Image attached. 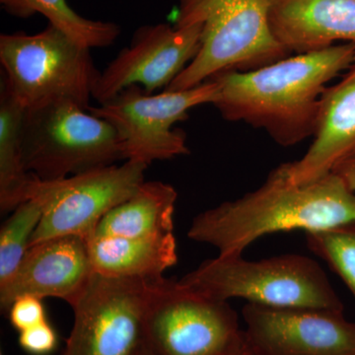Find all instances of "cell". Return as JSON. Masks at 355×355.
<instances>
[{
    "mask_svg": "<svg viewBox=\"0 0 355 355\" xmlns=\"http://www.w3.org/2000/svg\"><path fill=\"white\" fill-rule=\"evenodd\" d=\"M354 60L355 44L343 43L223 72L214 77L220 86L214 105L225 120L266 130L279 146H295L315 135L327 84Z\"/></svg>",
    "mask_w": 355,
    "mask_h": 355,
    "instance_id": "1",
    "label": "cell"
},
{
    "mask_svg": "<svg viewBox=\"0 0 355 355\" xmlns=\"http://www.w3.org/2000/svg\"><path fill=\"white\" fill-rule=\"evenodd\" d=\"M349 223H355V191L342 178L331 172L310 183L293 184L282 164L260 188L196 216L188 237L216 248L221 256H236L265 235Z\"/></svg>",
    "mask_w": 355,
    "mask_h": 355,
    "instance_id": "2",
    "label": "cell"
},
{
    "mask_svg": "<svg viewBox=\"0 0 355 355\" xmlns=\"http://www.w3.org/2000/svg\"><path fill=\"white\" fill-rule=\"evenodd\" d=\"M272 0H179L176 27H202L198 55L166 90H186L226 71H246L286 57L270 26Z\"/></svg>",
    "mask_w": 355,
    "mask_h": 355,
    "instance_id": "3",
    "label": "cell"
},
{
    "mask_svg": "<svg viewBox=\"0 0 355 355\" xmlns=\"http://www.w3.org/2000/svg\"><path fill=\"white\" fill-rule=\"evenodd\" d=\"M216 300L244 299L273 308L343 310L340 298L319 263L302 254H287L261 261L243 254L221 256L200 263L180 280Z\"/></svg>",
    "mask_w": 355,
    "mask_h": 355,
    "instance_id": "4",
    "label": "cell"
},
{
    "mask_svg": "<svg viewBox=\"0 0 355 355\" xmlns=\"http://www.w3.org/2000/svg\"><path fill=\"white\" fill-rule=\"evenodd\" d=\"M21 144L25 169L41 181L64 179L125 161L113 125L69 99L26 109Z\"/></svg>",
    "mask_w": 355,
    "mask_h": 355,
    "instance_id": "5",
    "label": "cell"
},
{
    "mask_svg": "<svg viewBox=\"0 0 355 355\" xmlns=\"http://www.w3.org/2000/svg\"><path fill=\"white\" fill-rule=\"evenodd\" d=\"M2 79L23 108L69 99L90 108L99 71L90 49L84 48L55 26L34 35L0 36Z\"/></svg>",
    "mask_w": 355,
    "mask_h": 355,
    "instance_id": "6",
    "label": "cell"
},
{
    "mask_svg": "<svg viewBox=\"0 0 355 355\" xmlns=\"http://www.w3.org/2000/svg\"><path fill=\"white\" fill-rule=\"evenodd\" d=\"M147 355H250L244 329L227 301L161 277L146 317Z\"/></svg>",
    "mask_w": 355,
    "mask_h": 355,
    "instance_id": "7",
    "label": "cell"
},
{
    "mask_svg": "<svg viewBox=\"0 0 355 355\" xmlns=\"http://www.w3.org/2000/svg\"><path fill=\"white\" fill-rule=\"evenodd\" d=\"M218 81L160 94L147 93L140 86H130L88 111L108 121L120 135L125 160L147 166L154 161L169 160L190 153L186 135L173 130L186 120L189 112L205 104H214L219 97Z\"/></svg>",
    "mask_w": 355,
    "mask_h": 355,
    "instance_id": "8",
    "label": "cell"
},
{
    "mask_svg": "<svg viewBox=\"0 0 355 355\" xmlns=\"http://www.w3.org/2000/svg\"><path fill=\"white\" fill-rule=\"evenodd\" d=\"M158 279L95 272L71 307L73 324L60 355H144L147 312Z\"/></svg>",
    "mask_w": 355,
    "mask_h": 355,
    "instance_id": "9",
    "label": "cell"
},
{
    "mask_svg": "<svg viewBox=\"0 0 355 355\" xmlns=\"http://www.w3.org/2000/svg\"><path fill=\"white\" fill-rule=\"evenodd\" d=\"M147 167L127 160L55 181L35 177L29 200L41 202L43 217L30 247L60 236H79L89 241L103 217L139 190Z\"/></svg>",
    "mask_w": 355,
    "mask_h": 355,
    "instance_id": "10",
    "label": "cell"
},
{
    "mask_svg": "<svg viewBox=\"0 0 355 355\" xmlns=\"http://www.w3.org/2000/svg\"><path fill=\"white\" fill-rule=\"evenodd\" d=\"M242 316L253 355H355V323L343 310L248 303Z\"/></svg>",
    "mask_w": 355,
    "mask_h": 355,
    "instance_id": "11",
    "label": "cell"
},
{
    "mask_svg": "<svg viewBox=\"0 0 355 355\" xmlns=\"http://www.w3.org/2000/svg\"><path fill=\"white\" fill-rule=\"evenodd\" d=\"M202 27L159 23L139 28L132 43L101 71L92 98L100 104L130 86L147 93L167 88L200 51Z\"/></svg>",
    "mask_w": 355,
    "mask_h": 355,
    "instance_id": "12",
    "label": "cell"
},
{
    "mask_svg": "<svg viewBox=\"0 0 355 355\" xmlns=\"http://www.w3.org/2000/svg\"><path fill=\"white\" fill-rule=\"evenodd\" d=\"M95 270L88 241L79 236H60L32 245L15 273L0 286V304L8 312L16 299L32 295L62 299L76 304Z\"/></svg>",
    "mask_w": 355,
    "mask_h": 355,
    "instance_id": "13",
    "label": "cell"
},
{
    "mask_svg": "<svg viewBox=\"0 0 355 355\" xmlns=\"http://www.w3.org/2000/svg\"><path fill=\"white\" fill-rule=\"evenodd\" d=\"M355 153V60L336 85L324 89L320 101L314 141L295 162L284 165L293 184H306L330 174Z\"/></svg>",
    "mask_w": 355,
    "mask_h": 355,
    "instance_id": "14",
    "label": "cell"
},
{
    "mask_svg": "<svg viewBox=\"0 0 355 355\" xmlns=\"http://www.w3.org/2000/svg\"><path fill=\"white\" fill-rule=\"evenodd\" d=\"M270 19L289 53L321 50L336 42L355 44V0H272Z\"/></svg>",
    "mask_w": 355,
    "mask_h": 355,
    "instance_id": "15",
    "label": "cell"
},
{
    "mask_svg": "<svg viewBox=\"0 0 355 355\" xmlns=\"http://www.w3.org/2000/svg\"><path fill=\"white\" fill-rule=\"evenodd\" d=\"M88 247L95 272L106 277L160 279L178 263L174 233L148 237H93Z\"/></svg>",
    "mask_w": 355,
    "mask_h": 355,
    "instance_id": "16",
    "label": "cell"
},
{
    "mask_svg": "<svg viewBox=\"0 0 355 355\" xmlns=\"http://www.w3.org/2000/svg\"><path fill=\"white\" fill-rule=\"evenodd\" d=\"M177 198V191L171 184L144 181L135 195L103 217L93 237H148L174 233Z\"/></svg>",
    "mask_w": 355,
    "mask_h": 355,
    "instance_id": "17",
    "label": "cell"
},
{
    "mask_svg": "<svg viewBox=\"0 0 355 355\" xmlns=\"http://www.w3.org/2000/svg\"><path fill=\"white\" fill-rule=\"evenodd\" d=\"M25 109L14 97L6 81L0 87V209L13 211L29 200L35 176L23 161L21 125Z\"/></svg>",
    "mask_w": 355,
    "mask_h": 355,
    "instance_id": "18",
    "label": "cell"
},
{
    "mask_svg": "<svg viewBox=\"0 0 355 355\" xmlns=\"http://www.w3.org/2000/svg\"><path fill=\"white\" fill-rule=\"evenodd\" d=\"M1 4L7 12L20 17L42 14L50 25L90 50L111 46L121 33V28L113 22L83 17L65 0H1Z\"/></svg>",
    "mask_w": 355,
    "mask_h": 355,
    "instance_id": "19",
    "label": "cell"
},
{
    "mask_svg": "<svg viewBox=\"0 0 355 355\" xmlns=\"http://www.w3.org/2000/svg\"><path fill=\"white\" fill-rule=\"evenodd\" d=\"M43 217V207L31 198L21 203L0 230V286L12 277L30 248Z\"/></svg>",
    "mask_w": 355,
    "mask_h": 355,
    "instance_id": "20",
    "label": "cell"
},
{
    "mask_svg": "<svg viewBox=\"0 0 355 355\" xmlns=\"http://www.w3.org/2000/svg\"><path fill=\"white\" fill-rule=\"evenodd\" d=\"M306 244L345 282L355 299V223L305 233Z\"/></svg>",
    "mask_w": 355,
    "mask_h": 355,
    "instance_id": "21",
    "label": "cell"
},
{
    "mask_svg": "<svg viewBox=\"0 0 355 355\" xmlns=\"http://www.w3.org/2000/svg\"><path fill=\"white\" fill-rule=\"evenodd\" d=\"M8 313L11 324L19 333L48 321L43 299L36 296L25 295L16 299Z\"/></svg>",
    "mask_w": 355,
    "mask_h": 355,
    "instance_id": "22",
    "label": "cell"
},
{
    "mask_svg": "<svg viewBox=\"0 0 355 355\" xmlns=\"http://www.w3.org/2000/svg\"><path fill=\"white\" fill-rule=\"evenodd\" d=\"M58 334L48 321L37 324L28 330L20 331L19 345L21 349L32 355H48L58 345Z\"/></svg>",
    "mask_w": 355,
    "mask_h": 355,
    "instance_id": "23",
    "label": "cell"
},
{
    "mask_svg": "<svg viewBox=\"0 0 355 355\" xmlns=\"http://www.w3.org/2000/svg\"><path fill=\"white\" fill-rule=\"evenodd\" d=\"M331 172L342 178L350 190L355 191V153L343 159Z\"/></svg>",
    "mask_w": 355,
    "mask_h": 355,
    "instance_id": "24",
    "label": "cell"
},
{
    "mask_svg": "<svg viewBox=\"0 0 355 355\" xmlns=\"http://www.w3.org/2000/svg\"><path fill=\"white\" fill-rule=\"evenodd\" d=\"M144 355H147V354H146V352H144Z\"/></svg>",
    "mask_w": 355,
    "mask_h": 355,
    "instance_id": "25",
    "label": "cell"
},
{
    "mask_svg": "<svg viewBox=\"0 0 355 355\" xmlns=\"http://www.w3.org/2000/svg\"><path fill=\"white\" fill-rule=\"evenodd\" d=\"M0 355H3V354H2V352H1V354H0Z\"/></svg>",
    "mask_w": 355,
    "mask_h": 355,
    "instance_id": "26",
    "label": "cell"
},
{
    "mask_svg": "<svg viewBox=\"0 0 355 355\" xmlns=\"http://www.w3.org/2000/svg\"><path fill=\"white\" fill-rule=\"evenodd\" d=\"M250 355H253V354H250Z\"/></svg>",
    "mask_w": 355,
    "mask_h": 355,
    "instance_id": "27",
    "label": "cell"
}]
</instances>
